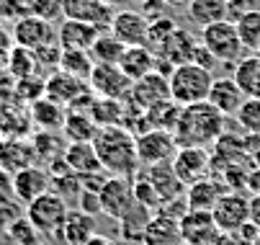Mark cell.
<instances>
[{"label": "cell", "mask_w": 260, "mask_h": 245, "mask_svg": "<svg viewBox=\"0 0 260 245\" xmlns=\"http://www.w3.org/2000/svg\"><path fill=\"white\" fill-rule=\"evenodd\" d=\"M224 114H219L209 101L183 106L173 129L178 147H211L224 134Z\"/></svg>", "instance_id": "6da1fadb"}, {"label": "cell", "mask_w": 260, "mask_h": 245, "mask_svg": "<svg viewBox=\"0 0 260 245\" xmlns=\"http://www.w3.org/2000/svg\"><path fill=\"white\" fill-rule=\"evenodd\" d=\"M93 145L108 176L134 178L139 173L142 163L137 155V137L126 127H101Z\"/></svg>", "instance_id": "7a4b0ae2"}, {"label": "cell", "mask_w": 260, "mask_h": 245, "mask_svg": "<svg viewBox=\"0 0 260 245\" xmlns=\"http://www.w3.org/2000/svg\"><path fill=\"white\" fill-rule=\"evenodd\" d=\"M168 80H170V98L180 103V106H188V103H199L209 98L214 73L196 62H185V65L173 67Z\"/></svg>", "instance_id": "3957f363"}, {"label": "cell", "mask_w": 260, "mask_h": 245, "mask_svg": "<svg viewBox=\"0 0 260 245\" xmlns=\"http://www.w3.org/2000/svg\"><path fill=\"white\" fill-rule=\"evenodd\" d=\"M199 39L216 57V62H221V65H237L242 59L245 44L240 39L237 23L232 18H224V21H216V23L204 26Z\"/></svg>", "instance_id": "277c9868"}, {"label": "cell", "mask_w": 260, "mask_h": 245, "mask_svg": "<svg viewBox=\"0 0 260 245\" xmlns=\"http://www.w3.org/2000/svg\"><path fill=\"white\" fill-rule=\"evenodd\" d=\"M70 215V204L67 199H62L57 191H47L39 199H34L31 204H26V217L28 222L39 230L42 235H54L59 237L64 220Z\"/></svg>", "instance_id": "5b68a950"}, {"label": "cell", "mask_w": 260, "mask_h": 245, "mask_svg": "<svg viewBox=\"0 0 260 245\" xmlns=\"http://www.w3.org/2000/svg\"><path fill=\"white\" fill-rule=\"evenodd\" d=\"M175 152H178V142L170 129H147L137 134V155L144 168L173 163Z\"/></svg>", "instance_id": "8992f818"}, {"label": "cell", "mask_w": 260, "mask_h": 245, "mask_svg": "<svg viewBox=\"0 0 260 245\" xmlns=\"http://www.w3.org/2000/svg\"><path fill=\"white\" fill-rule=\"evenodd\" d=\"M196 47H199V42L193 39V34H191L188 28L178 26L170 37L160 44V49L155 52V57H157V70H160V73H165V75H170L173 67L185 65V62L193 59Z\"/></svg>", "instance_id": "52a82bcc"}, {"label": "cell", "mask_w": 260, "mask_h": 245, "mask_svg": "<svg viewBox=\"0 0 260 245\" xmlns=\"http://www.w3.org/2000/svg\"><path fill=\"white\" fill-rule=\"evenodd\" d=\"M88 85H90V90L98 98H119V101H126L129 93H132L134 80L124 73L119 65H98L95 62L93 73L88 78Z\"/></svg>", "instance_id": "ba28073f"}, {"label": "cell", "mask_w": 260, "mask_h": 245, "mask_svg": "<svg viewBox=\"0 0 260 245\" xmlns=\"http://www.w3.org/2000/svg\"><path fill=\"white\" fill-rule=\"evenodd\" d=\"M170 165L175 170V176L180 178V183L188 189L196 181L211 176V152L209 147H178Z\"/></svg>", "instance_id": "9c48e42d"}, {"label": "cell", "mask_w": 260, "mask_h": 245, "mask_svg": "<svg viewBox=\"0 0 260 245\" xmlns=\"http://www.w3.org/2000/svg\"><path fill=\"white\" fill-rule=\"evenodd\" d=\"M11 37H13V44H16V47H23V49L36 52V49L44 47V44L57 42V28H54L49 21L39 18V16L26 13V16H21L18 21H13Z\"/></svg>", "instance_id": "30bf717a"}, {"label": "cell", "mask_w": 260, "mask_h": 245, "mask_svg": "<svg viewBox=\"0 0 260 245\" xmlns=\"http://www.w3.org/2000/svg\"><path fill=\"white\" fill-rule=\"evenodd\" d=\"M108 31L124 47H147V39H150V18L142 11L124 8V11L114 13V21H111Z\"/></svg>", "instance_id": "8fae6325"}, {"label": "cell", "mask_w": 260, "mask_h": 245, "mask_svg": "<svg viewBox=\"0 0 260 245\" xmlns=\"http://www.w3.org/2000/svg\"><path fill=\"white\" fill-rule=\"evenodd\" d=\"M211 217L219 232H235L250 222V199L240 191H227L211 209Z\"/></svg>", "instance_id": "7c38bea8"}, {"label": "cell", "mask_w": 260, "mask_h": 245, "mask_svg": "<svg viewBox=\"0 0 260 245\" xmlns=\"http://www.w3.org/2000/svg\"><path fill=\"white\" fill-rule=\"evenodd\" d=\"M98 196H101V209H103V215H108L111 220H116V222L124 217V212L134 204L132 181L124 178V176H108L106 183L101 186Z\"/></svg>", "instance_id": "4fadbf2b"}, {"label": "cell", "mask_w": 260, "mask_h": 245, "mask_svg": "<svg viewBox=\"0 0 260 245\" xmlns=\"http://www.w3.org/2000/svg\"><path fill=\"white\" fill-rule=\"evenodd\" d=\"M170 98V80L165 73H160V70H152L150 75H144L139 80H134L132 85V93L126 101H132L134 106L139 109H152L155 103H162Z\"/></svg>", "instance_id": "5bb4252c"}, {"label": "cell", "mask_w": 260, "mask_h": 245, "mask_svg": "<svg viewBox=\"0 0 260 245\" xmlns=\"http://www.w3.org/2000/svg\"><path fill=\"white\" fill-rule=\"evenodd\" d=\"M47 191H52V178H49V170L39 163L18 170L13 176V196L21 204H31Z\"/></svg>", "instance_id": "9a60e30c"}, {"label": "cell", "mask_w": 260, "mask_h": 245, "mask_svg": "<svg viewBox=\"0 0 260 245\" xmlns=\"http://www.w3.org/2000/svg\"><path fill=\"white\" fill-rule=\"evenodd\" d=\"M88 90H90L88 80L70 75V73H64V70H57V73H52L44 80V96L57 101V103H62L64 109H70L72 103H75L78 98H83Z\"/></svg>", "instance_id": "2e32d148"}, {"label": "cell", "mask_w": 260, "mask_h": 245, "mask_svg": "<svg viewBox=\"0 0 260 245\" xmlns=\"http://www.w3.org/2000/svg\"><path fill=\"white\" fill-rule=\"evenodd\" d=\"M101 28L88 23V21H78V18H62L59 28H57V42L62 49H83L90 52V47L95 44V39L101 37Z\"/></svg>", "instance_id": "e0dca14e"}, {"label": "cell", "mask_w": 260, "mask_h": 245, "mask_svg": "<svg viewBox=\"0 0 260 245\" xmlns=\"http://www.w3.org/2000/svg\"><path fill=\"white\" fill-rule=\"evenodd\" d=\"M62 11L64 18L88 21L101 31H108L111 21H114V11H111V3H106V0H62Z\"/></svg>", "instance_id": "ac0fdd59"}, {"label": "cell", "mask_w": 260, "mask_h": 245, "mask_svg": "<svg viewBox=\"0 0 260 245\" xmlns=\"http://www.w3.org/2000/svg\"><path fill=\"white\" fill-rule=\"evenodd\" d=\"M183 230L180 217H173L168 212H152V220L147 222V230L142 235V245H180Z\"/></svg>", "instance_id": "d6986e66"}, {"label": "cell", "mask_w": 260, "mask_h": 245, "mask_svg": "<svg viewBox=\"0 0 260 245\" xmlns=\"http://www.w3.org/2000/svg\"><path fill=\"white\" fill-rule=\"evenodd\" d=\"M245 93L242 88L237 85L235 78H214L211 83V90H209V103L219 111V114H224V116H237L240 109H242V103H245Z\"/></svg>", "instance_id": "ffe728a7"}, {"label": "cell", "mask_w": 260, "mask_h": 245, "mask_svg": "<svg viewBox=\"0 0 260 245\" xmlns=\"http://www.w3.org/2000/svg\"><path fill=\"white\" fill-rule=\"evenodd\" d=\"M28 165H36V152H34L31 139H21V137L0 139V168L16 176L18 170H23Z\"/></svg>", "instance_id": "44dd1931"}, {"label": "cell", "mask_w": 260, "mask_h": 245, "mask_svg": "<svg viewBox=\"0 0 260 245\" xmlns=\"http://www.w3.org/2000/svg\"><path fill=\"white\" fill-rule=\"evenodd\" d=\"M227 191H232L221 178H201L193 186L185 189V204L188 209H201V212H211L216 206V201L224 196Z\"/></svg>", "instance_id": "7402d4cb"}, {"label": "cell", "mask_w": 260, "mask_h": 245, "mask_svg": "<svg viewBox=\"0 0 260 245\" xmlns=\"http://www.w3.org/2000/svg\"><path fill=\"white\" fill-rule=\"evenodd\" d=\"M180 230H183V242L185 245L204 242V240H209L219 232L216 225H214L211 212H201V209H188L180 220Z\"/></svg>", "instance_id": "603a6c76"}, {"label": "cell", "mask_w": 260, "mask_h": 245, "mask_svg": "<svg viewBox=\"0 0 260 245\" xmlns=\"http://www.w3.org/2000/svg\"><path fill=\"white\" fill-rule=\"evenodd\" d=\"M150 183L157 189V194L162 196V204L165 201H173V199H183L185 196V186L180 183V178L175 176V170L170 163H162V165H147V170H142Z\"/></svg>", "instance_id": "cb8c5ba5"}, {"label": "cell", "mask_w": 260, "mask_h": 245, "mask_svg": "<svg viewBox=\"0 0 260 245\" xmlns=\"http://www.w3.org/2000/svg\"><path fill=\"white\" fill-rule=\"evenodd\" d=\"M93 235H95V217L83 212V209H70L59 240L64 245H85Z\"/></svg>", "instance_id": "d4e9b609"}, {"label": "cell", "mask_w": 260, "mask_h": 245, "mask_svg": "<svg viewBox=\"0 0 260 245\" xmlns=\"http://www.w3.org/2000/svg\"><path fill=\"white\" fill-rule=\"evenodd\" d=\"M64 163L70 165V170H75L78 176H90V173L103 170L93 142H70L67 150H64Z\"/></svg>", "instance_id": "484cf974"}, {"label": "cell", "mask_w": 260, "mask_h": 245, "mask_svg": "<svg viewBox=\"0 0 260 245\" xmlns=\"http://www.w3.org/2000/svg\"><path fill=\"white\" fill-rule=\"evenodd\" d=\"M64 116H67V109L62 106V103L47 98V96L36 98L31 103V121L42 132H62Z\"/></svg>", "instance_id": "4316f807"}, {"label": "cell", "mask_w": 260, "mask_h": 245, "mask_svg": "<svg viewBox=\"0 0 260 245\" xmlns=\"http://www.w3.org/2000/svg\"><path fill=\"white\" fill-rule=\"evenodd\" d=\"M98 124L88 111H75V109H67L64 124H62V134L67 142H93L95 134H98Z\"/></svg>", "instance_id": "83f0119b"}, {"label": "cell", "mask_w": 260, "mask_h": 245, "mask_svg": "<svg viewBox=\"0 0 260 245\" xmlns=\"http://www.w3.org/2000/svg\"><path fill=\"white\" fill-rule=\"evenodd\" d=\"M31 145H34V152H36V163L47 168L54 160L64 158V150H67L70 142L64 139V134H59V132H42L39 129V134H34Z\"/></svg>", "instance_id": "f1b7e54d"}, {"label": "cell", "mask_w": 260, "mask_h": 245, "mask_svg": "<svg viewBox=\"0 0 260 245\" xmlns=\"http://www.w3.org/2000/svg\"><path fill=\"white\" fill-rule=\"evenodd\" d=\"M119 67L132 78V80H139L144 75H150L152 70H157V57L150 47H126Z\"/></svg>", "instance_id": "f546056e"}, {"label": "cell", "mask_w": 260, "mask_h": 245, "mask_svg": "<svg viewBox=\"0 0 260 245\" xmlns=\"http://www.w3.org/2000/svg\"><path fill=\"white\" fill-rule=\"evenodd\" d=\"M185 16L193 26L204 28L209 23L230 18V6L227 0H191V6L185 8Z\"/></svg>", "instance_id": "4dcf8cb0"}, {"label": "cell", "mask_w": 260, "mask_h": 245, "mask_svg": "<svg viewBox=\"0 0 260 245\" xmlns=\"http://www.w3.org/2000/svg\"><path fill=\"white\" fill-rule=\"evenodd\" d=\"M152 220V209H147L144 204H139L134 199V204L124 212V217L119 220V227H121V237L124 240H132V242H139L142 245V235L147 230V222Z\"/></svg>", "instance_id": "1f68e13d"}, {"label": "cell", "mask_w": 260, "mask_h": 245, "mask_svg": "<svg viewBox=\"0 0 260 245\" xmlns=\"http://www.w3.org/2000/svg\"><path fill=\"white\" fill-rule=\"evenodd\" d=\"M237 85L247 98H260V54L252 52L250 57H242L235 65V75Z\"/></svg>", "instance_id": "d6a6232c"}, {"label": "cell", "mask_w": 260, "mask_h": 245, "mask_svg": "<svg viewBox=\"0 0 260 245\" xmlns=\"http://www.w3.org/2000/svg\"><path fill=\"white\" fill-rule=\"evenodd\" d=\"M98 127H124L126 119V101L119 98H95L88 111Z\"/></svg>", "instance_id": "836d02e7"}, {"label": "cell", "mask_w": 260, "mask_h": 245, "mask_svg": "<svg viewBox=\"0 0 260 245\" xmlns=\"http://www.w3.org/2000/svg\"><path fill=\"white\" fill-rule=\"evenodd\" d=\"M124 52H126V47L111 31H103L101 37L95 39V44L90 47V57L98 65H119L121 57H124Z\"/></svg>", "instance_id": "e575fe53"}, {"label": "cell", "mask_w": 260, "mask_h": 245, "mask_svg": "<svg viewBox=\"0 0 260 245\" xmlns=\"http://www.w3.org/2000/svg\"><path fill=\"white\" fill-rule=\"evenodd\" d=\"M93 67H95V59L90 57V52H83V49H62V57H59V67L57 70H64V73H70V75L88 80L90 73H93Z\"/></svg>", "instance_id": "d590c367"}, {"label": "cell", "mask_w": 260, "mask_h": 245, "mask_svg": "<svg viewBox=\"0 0 260 245\" xmlns=\"http://www.w3.org/2000/svg\"><path fill=\"white\" fill-rule=\"evenodd\" d=\"M180 111H183L180 103H175L173 98H168V101H162V103H155V106L147 109L144 114H147V121H150L152 129H170V132H173L175 124H178Z\"/></svg>", "instance_id": "8d00e7d4"}, {"label": "cell", "mask_w": 260, "mask_h": 245, "mask_svg": "<svg viewBox=\"0 0 260 245\" xmlns=\"http://www.w3.org/2000/svg\"><path fill=\"white\" fill-rule=\"evenodd\" d=\"M36 65H39V59H36V54L31 49H23V47H11L8 52V70L11 75L16 80L21 78H31L36 73Z\"/></svg>", "instance_id": "74e56055"}, {"label": "cell", "mask_w": 260, "mask_h": 245, "mask_svg": "<svg viewBox=\"0 0 260 245\" xmlns=\"http://www.w3.org/2000/svg\"><path fill=\"white\" fill-rule=\"evenodd\" d=\"M235 23H237V31H240V39H242L245 49L260 52V11H250V13L240 16Z\"/></svg>", "instance_id": "f35d334b"}, {"label": "cell", "mask_w": 260, "mask_h": 245, "mask_svg": "<svg viewBox=\"0 0 260 245\" xmlns=\"http://www.w3.org/2000/svg\"><path fill=\"white\" fill-rule=\"evenodd\" d=\"M21 217H26V204L16 196H0V232H8Z\"/></svg>", "instance_id": "ab89813d"}, {"label": "cell", "mask_w": 260, "mask_h": 245, "mask_svg": "<svg viewBox=\"0 0 260 245\" xmlns=\"http://www.w3.org/2000/svg\"><path fill=\"white\" fill-rule=\"evenodd\" d=\"M6 235L13 245H42V232L28 222V217H21Z\"/></svg>", "instance_id": "60d3db41"}, {"label": "cell", "mask_w": 260, "mask_h": 245, "mask_svg": "<svg viewBox=\"0 0 260 245\" xmlns=\"http://www.w3.org/2000/svg\"><path fill=\"white\" fill-rule=\"evenodd\" d=\"M235 119L247 134H260V98H245Z\"/></svg>", "instance_id": "b9f144b4"}, {"label": "cell", "mask_w": 260, "mask_h": 245, "mask_svg": "<svg viewBox=\"0 0 260 245\" xmlns=\"http://www.w3.org/2000/svg\"><path fill=\"white\" fill-rule=\"evenodd\" d=\"M175 28H178V23H175L170 16L152 21V23H150V39H147V47H150L152 52H157V49H160V44L170 37V34H173Z\"/></svg>", "instance_id": "7bdbcfd3"}, {"label": "cell", "mask_w": 260, "mask_h": 245, "mask_svg": "<svg viewBox=\"0 0 260 245\" xmlns=\"http://www.w3.org/2000/svg\"><path fill=\"white\" fill-rule=\"evenodd\" d=\"M31 13L39 16V18H44V21H49V23L64 18L62 0H31Z\"/></svg>", "instance_id": "ee69618b"}, {"label": "cell", "mask_w": 260, "mask_h": 245, "mask_svg": "<svg viewBox=\"0 0 260 245\" xmlns=\"http://www.w3.org/2000/svg\"><path fill=\"white\" fill-rule=\"evenodd\" d=\"M170 11H173V8L165 3V0H144V3H142V13L150 18V23L157 21V18H165Z\"/></svg>", "instance_id": "f6af8a7d"}, {"label": "cell", "mask_w": 260, "mask_h": 245, "mask_svg": "<svg viewBox=\"0 0 260 245\" xmlns=\"http://www.w3.org/2000/svg\"><path fill=\"white\" fill-rule=\"evenodd\" d=\"M78 209H83V212H88V215H101L103 209H101V196H98V191H85L83 189V194H80V199H78Z\"/></svg>", "instance_id": "bcb514c9"}, {"label": "cell", "mask_w": 260, "mask_h": 245, "mask_svg": "<svg viewBox=\"0 0 260 245\" xmlns=\"http://www.w3.org/2000/svg\"><path fill=\"white\" fill-rule=\"evenodd\" d=\"M227 6H230V18L237 21L250 11H260V0H227Z\"/></svg>", "instance_id": "7dc6e473"}, {"label": "cell", "mask_w": 260, "mask_h": 245, "mask_svg": "<svg viewBox=\"0 0 260 245\" xmlns=\"http://www.w3.org/2000/svg\"><path fill=\"white\" fill-rule=\"evenodd\" d=\"M245 150L252 165H260V134H247L245 137Z\"/></svg>", "instance_id": "c3c4849f"}, {"label": "cell", "mask_w": 260, "mask_h": 245, "mask_svg": "<svg viewBox=\"0 0 260 245\" xmlns=\"http://www.w3.org/2000/svg\"><path fill=\"white\" fill-rule=\"evenodd\" d=\"M0 196H13V173L0 168Z\"/></svg>", "instance_id": "681fc988"}, {"label": "cell", "mask_w": 260, "mask_h": 245, "mask_svg": "<svg viewBox=\"0 0 260 245\" xmlns=\"http://www.w3.org/2000/svg\"><path fill=\"white\" fill-rule=\"evenodd\" d=\"M250 222L255 227H260V194L250 196Z\"/></svg>", "instance_id": "f907efd6"}, {"label": "cell", "mask_w": 260, "mask_h": 245, "mask_svg": "<svg viewBox=\"0 0 260 245\" xmlns=\"http://www.w3.org/2000/svg\"><path fill=\"white\" fill-rule=\"evenodd\" d=\"M247 189H250V194H260V165H255V168L250 170Z\"/></svg>", "instance_id": "816d5d0a"}, {"label": "cell", "mask_w": 260, "mask_h": 245, "mask_svg": "<svg viewBox=\"0 0 260 245\" xmlns=\"http://www.w3.org/2000/svg\"><path fill=\"white\" fill-rule=\"evenodd\" d=\"M85 245H121V242H116V240H111V237H106V235H98V232H95Z\"/></svg>", "instance_id": "f5cc1de1"}, {"label": "cell", "mask_w": 260, "mask_h": 245, "mask_svg": "<svg viewBox=\"0 0 260 245\" xmlns=\"http://www.w3.org/2000/svg\"><path fill=\"white\" fill-rule=\"evenodd\" d=\"M11 39H13V37H11L3 26H0V49H11Z\"/></svg>", "instance_id": "db71d44e"}, {"label": "cell", "mask_w": 260, "mask_h": 245, "mask_svg": "<svg viewBox=\"0 0 260 245\" xmlns=\"http://www.w3.org/2000/svg\"><path fill=\"white\" fill-rule=\"evenodd\" d=\"M165 3L170 6V8H175V11H185L191 6V0H165Z\"/></svg>", "instance_id": "11a10c76"}, {"label": "cell", "mask_w": 260, "mask_h": 245, "mask_svg": "<svg viewBox=\"0 0 260 245\" xmlns=\"http://www.w3.org/2000/svg\"><path fill=\"white\" fill-rule=\"evenodd\" d=\"M106 3H144V0H106Z\"/></svg>", "instance_id": "9f6ffc18"}, {"label": "cell", "mask_w": 260, "mask_h": 245, "mask_svg": "<svg viewBox=\"0 0 260 245\" xmlns=\"http://www.w3.org/2000/svg\"><path fill=\"white\" fill-rule=\"evenodd\" d=\"M255 245H260V235H257V240H255Z\"/></svg>", "instance_id": "6f0895ef"}, {"label": "cell", "mask_w": 260, "mask_h": 245, "mask_svg": "<svg viewBox=\"0 0 260 245\" xmlns=\"http://www.w3.org/2000/svg\"><path fill=\"white\" fill-rule=\"evenodd\" d=\"M180 245H185V242H180Z\"/></svg>", "instance_id": "680465c9"}, {"label": "cell", "mask_w": 260, "mask_h": 245, "mask_svg": "<svg viewBox=\"0 0 260 245\" xmlns=\"http://www.w3.org/2000/svg\"><path fill=\"white\" fill-rule=\"evenodd\" d=\"M257 54H260V52H257Z\"/></svg>", "instance_id": "91938a15"}]
</instances>
